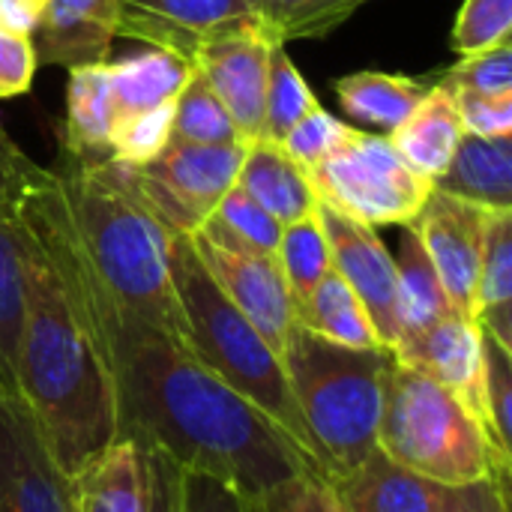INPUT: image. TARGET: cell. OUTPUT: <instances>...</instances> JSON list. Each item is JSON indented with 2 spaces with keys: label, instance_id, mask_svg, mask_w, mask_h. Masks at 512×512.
<instances>
[{
  "label": "cell",
  "instance_id": "cell-41",
  "mask_svg": "<svg viewBox=\"0 0 512 512\" xmlns=\"http://www.w3.org/2000/svg\"><path fill=\"white\" fill-rule=\"evenodd\" d=\"M39 57L33 39L0 27V99L24 96L33 87Z\"/></svg>",
  "mask_w": 512,
  "mask_h": 512
},
{
  "label": "cell",
  "instance_id": "cell-38",
  "mask_svg": "<svg viewBox=\"0 0 512 512\" xmlns=\"http://www.w3.org/2000/svg\"><path fill=\"white\" fill-rule=\"evenodd\" d=\"M450 90L471 93H512V42L495 45L489 51H477L450 66L441 78Z\"/></svg>",
  "mask_w": 512,
  "mask_h": 512
},
{
  "label": "cell",
  "instance_id": "cell-21",
  "mask_svg": "<svg viewBox=\"0 0 512 512\" xmlns=\"http://www.w3.org/2000/svg\"><path fill=\"white\" fill-rule=\"evenodd\" d=\"M75 512H144V453L117 438L72 474Z\"/></svg>",
  "mask_w": 512,
  "mask_h": 512
},
{
  "label": "cell",
  "instance_id": "cell-34",
  "mask_svg": "<svg viewBox=\"0 0 512 512\" xmlns=\"http://www.w3.org/2000/svg\"><path fill=\"white\" fill-rule=\"evenodd\" d=\"M480 420L495 450L512 462V351L483 333V393Z\"/></svg>",
  "mask_w": 512,
  "mask_h": 512
},
{
  "label": "cell",
  "instance_id": "cell-4",
  "mask_svg": "<svg viewBox=\"0 0 512 512\" xmlns=\"http://www.w3.org/2000/svg\"><path fill=\"white\" fill-rule=\"evenodd\" d=\"M279 357L309 456L327 480L348 474L378 450L393 351L345 348L294 324Z\"/></svg>",
  "mask_w": 512,
  "mask_h": 512
},
{
  "label": "cell",
  "instance_id": "cell-17",
  "mask_svg": "<svg viewBox=\"0 0 512 512\" xmlns=\"http://www.w3.org/2000/svg\"><path fill=\"white\" fill-rule=\"evenodd\" d=\"M18 150L0 123V390L15 396V360L24 327V258L12 204Z\"/></svg>",
  "mask_w": 512,
  "mask_h": 512
},
{
  "label": "cell",
  "instance_id": "cell-6",
  "mask_svg": "<svg viewBox=\"0 0 512 512\" xmlns=\"http://www.w3.org/2000/svg\"><path fill=\"white\" fill-rule=\"evenodd\" d=\"M378 450L447 489L480 480L510 486L512 480V462L495 450L480 417L456 393L396 357L384 375Z\"/></svg>",
  "mask_w": 512,
  "mask_h": 512
},
{
  "label": "cell",
  "instance_id": "cell-12",
  "mask_svg": "<svg viewBox=\"0 0 512 512\" xmlns=\"http://www.w3.org/2000/svg\"><path fill=\"white\" fill-rule=\"evenodd\" d=\"M276 45L282 42L264 24H252L207 42L192 57V69L225 105L246 144L258 141L264 129L267 69Z\"/></svg>",
  "mask_w": 512,
  "mask_h": 512
},
{
  "label": "cell",
  "instance_id": "cell-39",
  "mask_svg": "<svg viewBox=\"0 0 512 512\" xmlns=\"http://www.w3.org/2000/svg\"><path fill=\"white\" fill-rule=\"evenodd\" d=\"M465 132L483 138L512 135V93H471L453 90Z\"/></svg>",
  "mask_w": 512,
  "mask_h": 512
},
{
  "label": "cell",
  "instance_id": "cell-33",
  "mask_svg": "<svg viewBox=\"0 0 512 512\" xmlns=\"http://www.w3.org/2000/svg\"><path fill=\"white\" fill-rule=\"evenodd\" d=\"M174 138L189 144H246L225 105L213 96L204 78L192 69L174 102Z\"/></svg>",
  "mask_w": 512,
  "mask_h": 512
},
{
  "label": "cell",
  "instance_id": "cell-44",
  "mask_svg": "<svg viewBox=\"0 0 512 512\" xmlns=\"http://www.w3.org/2000/svg\"><path fill=\"white\" fill-rule=\"evenodd\" d=\"M45 6L48 0H0V27L33 36L45 15Z\"/></svg>",
  "mask_w": 512,
  "mask_h": 512
},
{
  "label": "cell",
  "instance_id": "cell-8",
  "mask_svg": "<svg viewBox=\"0 0 512 512\" xmlns=\"http://www.w3.org/2000/svg\"><path fill=\"white\" fill-rule=\"evenodd\" d=\"M246 144H189L171 138L168 147L126 177L147 210L171 231L192 237L213 216L228 189L237 186Z\"/></svg>",
  "mask_w": 512,
  "mask_h": 512
},
{
  "label": "cell",
  "instance_id": "cell-11",
  "mask_svg": "<svg viewBox=\"0 0 512 512\" xmlns=\"http://www.w3.org/2000/svg\"><path fill=\"white\" fill-rule=\"evenodd\" d=\"M192 246L222 288V294L252 321V327L270 342L276 354H282L288 333L294 330V297L279 270L276 255L246 252L225 243H216L204 234L192 237Z\"/></svg>",
  "mask_w": 512,
  "mask_h": 512
},
{
  "label": "cell",
  "instance_id": "cell-43",
  "mask_svg": "<svg viewBox=\"0 0 512 512\" xmlns=\"http://www.w3.org/2000/svg\"><path fill=\"white\" fill-rule=\"evenodd\" d=\"M441 512H512L510 486H504L498 480L453 486L444 492V510Z\"/></svg>",
  "mask_w": 512,
  "mask_h": 512
},
{
  "label": "cell",
  "instance_id": "cell-35",
  "mask_svg": "<svg viewBox=\"0 0 512 512\" xmlns=\"http://www.w3.org/2000/svg\"><path fill=\"white\" fill-rule=\"evenodd\" d=\"M504 42H512V0H465L450 33L456 54L468 57Z\"/></svg>",
  "mask_w": 512,
  "mask_h": 512
},
{
  "label": "cell",
  "instance_id": "cell-15",
  "mask_svg": "<svg viewBox=\"0 0 512 512\" xmlns=\"http://www.w3.org/2000/svg\"><path fill=\"white\" fill-rule=\"evenodd\" d=\"M390 351H393L396 363L438 381L480 417L483 330L477 327V321H471L459 312H450L441 321H435L432 327H426L414 336H402Z\"/></svg>",
  "mask_w": 512,
  "mask_h": 512
},
{
  "label": "cell",
  "instance_id": "cell-42",
  "mask_svg": "<svg viewBox=\"0 0 512 512\" xmlns=\"http://www.w3.org/2000/svg\"><path fill=\"white\" fill-rule=\"evenodd\" d=\"M144 453V512H180V465L159 447Z\"/></svg>",
  "mask_w": 512,
  "mask_h": 512
},
{
  "label": "cell",
  "instance_id": "cell-25",
  "mask_svg": "<svg viewBox=\"0 0 512 512\" xmlns=\"http://www.w3.org/2000/svg\"><path fill=\"white\" fill-rule=\"evenodd\" d=\"M294 321L303 330L345 348H384L363 300L336 270H330L303 300L294 303Z\"/></svg>",
  "mask_w": 512,
  "mask_h": 512
},
{
  "label": "cell",
  "instance_id": "cell-32",
  "mask_svg": "<svg viewBox=\"0 0 512 512\" xmlns=\"http://www.w3.org/2000/svg\"><path fill=\"white\" fill-rule=\"evenodd\" d=\"M318 105V96L306 84L303 72L297 63L288 57L285 45H276L270 54V69H267V93H264V129L261 138L267 141H282L303 114Z\"/></svg>",
  "mask_w": 512,
  "mask_h": 512
},
{
  "label": "cell",
  "instance_id": "cell-1",
  "mask_svg": "<svg viewBox=\"0 0 512 512\" xmlns=\"http://www.w3.org/2000/svg\"><path fill=\"white\" fill-rule=\"evenodd\" d=\"M114 384L117 438L159 447L183 471L210 474L258 501L318 462L270 417L201 366L186 345L129 315L102 288L72 303Z\"/></svg>",
  "mask_w": 512,
  "mask_h": 512
},
{
  "label": "cell",
  "instance_id": "cell-24",
  "mask_svg": "<svg viewBox=\"0 0 512 512\" xmlns=\"http://www.w3.org/2000/svg\"><path fill=\"white\" fill-rule=\"evenodd\" d=\"M66 153L108 159V144L117 126V102L108 60L66 69Z\"/></svg>",
  "mask_w": 512,
  "mask_h": 512
},
{
  "label": "cell",
  "instance_id": "cell-22",
  "mask_svg": "<svg viewBox=\"0 0 512 512\" xmlns=\"http://www.w3.org/2000/svg\"><path fill=\"white\" fill-rule=\"evenodd\" d=\"M432 84L435 78L363 69L336 78L333 90L348 120H357L360 126L375 129L378 135H390L420 105V99L432 90Z\"/></svg>",
  "mask_w": 512,
  "mask_h": 512
},
{
  "label": "cell",
  "instance_id": "cell-3",
  "mask_svg": "<svg viewBox=\"0 0 512 512\" xmlns=\"http://www.w3.org/2000/svg\"><path fill=\"white\" fill-rule=\"evenodd\" d=\"M57 174L105 291L129 315L177 336L171 231L138 198L123 165L63 150Z\"/></svg>",
  "mask_w": 512,
  "mask_h": 512
},
{
  "label": "cell",
  "instance_id": "cell-7",
  "mask_svg": "<svg viewBox=\"0 0 512 512\" xmlns=\"http://www.w3.org/2000/svg\"><path fill=\"white\" fill-rule=\"evenodd\" d=\"M309 177L324 204L372 228L411 225L432 195V180L387 135L357 126L327 159L309 168Z\"/></svg>",
  "mask_w": 512,
  "mask_h": 512
},
{
  "label": "cell",
  "instance_id": "cell-29",
  "mask_svg": "<svg viewBox=\"0 0 512 512\" xmlns=\"http://www.w3.org/2000/svg\"><path fill=\"white\" fill-rule=\"evenodd\" d=\"M258 21L282 45L294 39H321L342 27L369 0H246Z\"/></svg>",
  "mask_w": 512,
  "mask_h": 512
},
{
  "label": "cell",
  "instance_id": "cell-26",
  "mask_svg": "<svg viewBox=\"0 0 512 512\" xmlns=\"http://www.w3.org/2000/svg\"><path fill=\"white\" fill-rule=\"evenodd\" d=\"M108 72L117 102V123H123L141 111L177 102L192 75V63L165 48H144L126 60L108 63Z\"/></svg>",
  "mask_w": 512,
  "mask_h": 512
},
{
  "label": "cell",
  "instance_id": "cell-37",
  "mask_svg": "<svg viewBox=\"0 0 512 512\" xmlns=\"http://www.w3.org/2000/svg\"><path fill=\"white\" fill-rule=\"evenodd\" d=\"M249 504L255 507V512H348L342 507L333 483L315 471L294 474Z\"/></svg>",
  "mask_w": 512,
  "mask_h": 512
},
{
  "label": "cell",
  "instance_id": "cell-5",
  "mask_svg": "<svg viewBox=\"0 0 512 512\" xmlns=\"http://www.w3.org/2000/svg\"><path fill=\"white\" fill-rule=\"evenodd\" d=\"M171 285L177 297V339L186 351L306 450L282 357L222 294L192 237L171 234Z\"/></svg>",
  "mask_w": 512,
  "mask_h": 512
},
{
  "label": "cell",
  "instance_id": "cell-27",
  "mask_svg": "<svg viewBox=\"0 0 512 512\" xmlns=\"http://www.w3.org/2000/svg\"><path fill=\"white\" fill-rule=\"evenodd\" d=\"M474 321L489 339L512 351V210L492 216L477 273Z\"/></svg>",
  "mask_w": 512,
  "mask_h": 512
},
{
  "label": "cell",
  "instance_id": "cell-16",
  "mask_svg": "<svg viewBox=\"0 0 512 512\" xmlns=\"http://www.w3.org/2000/svg\"><path fill=\"white\" fill-rule=\"evenodd\" d=\"M120 0H48L36 27L33 48L39 66H93L105 63L117 39Z\"/></svg>",
  "mask_w": 512,
  "mask_h": 512
},
{
  "label": "cell",
  "instance_id": "cell-23",
  "mask_svg": "<svg viewBox=\"0 0 512 512\" xmlns=\"http://www.w3.org/2000/svg\"><path fill=\"white\" fill-rule=\"evenodd\" d=\"M432 186L492 210H512V135L483 138L465 132L447 171Z\"/></svg>",
  "mask_w": 512,
  "mask_h": 512
},
{
  "label": "cell",
  "instance_id": "cell-18",
  "mask_svg": "<svg viewBox=\"0 0 512 512\" xmlns=\"http://www.w3.org/2000/svg\"><path fill=\"white\" fill-rule=\"evenodd\" d=\"M330 483L348 512H441L447 492V486L411 474L381 450Z\"/></svg>",
  "mask_w": 512,
  "mask_h": 512
},
{
  "label": "cell",
  "instance_id": "cell-9",
  "mask_svg": "<svg viewBox=\"0 0 512 512\" xmlns=\"http://www.w3.org/2000/svg\"><path fill=\"white\" fill-rule=\"evenodd\" d=\"M498 210L456 198L432 186L417 219L408 225L426 258L432 261L441 288L453 306V312L474 321V294H477V273L489 237L492 216Z\"/></svg>",
  "mask_w": 512,
  "mask_h": 512
},
{
  "label": "cell",
  "instance_id": "cell-13",
  "mask_svg": "<svg viewBox=\"0 0 512 512\" xmlns=\"http://www.w3.org/2000/svg\"><path fill=\"white\" fill-rule=\"evenodd\" d=\"M252 24L261 21L246 0H120L117 36L192 63L207 42Z\"/></svg>",
  "mask_w": 512,
  "mask_h": 512
},
{
  "label": "cell",
  "instance_id": "cell-10",
  "mask_svg": "<svg viewBox=\"0 0 512 512\" xmlns=\"http://www.w3.org/2000/svg\"><path fill=\"white\" fill-rule=\"evenodd\" d=\"M0 512H75L72 477L51 456L33 414L0 390Z\"/></svg>",
  "mask_w": 512,
  "mask_h": 512
},
{
  "label": "cell",
  "instance_id": "cell-2",
  "mask_svg": "<svg viewBox=\"0 0 512 512\" xmlns=\"http://www.w3.org/2000/svg\"><path fill=\"white\" fill-rule=\"evenodd\" d=\"M18 243L24 258V327L15 360V390L33 414L51 456L72 477L99 450L117 441L114 384L96 339L21 228Z\"/></svg>",
  "mask_w": 512,
  "mask_h": 512
},
{
  "label": "cell",
  "instance_id": "cell-45",
  "mask_svg": "<svg viewBox=\"0 0 512 512\" xmlns=\"http://www.w3.org/2000/svg\"><path fill=\"white\" fill-rule=\"evenodd\" d=\"M252 512H255V507H252Z\"/></svg>",
  "mask_w": 512,
  "mask_h": 512
},
{
  "label": "cell",
  "instance_id": "cell-31",
  "mask_svg": "<svg viewBox=\"0 0 512 512\" xmlns=\"http://www.w3.org/2000/svg\"><path fill=\"white\" fill-rule=\"evenodd\" d=\"M276 261L279 270L288 282V291L297 300H303L330 270H333V258H330V243L318 216L315 213L282 225V237L276 246Z\"/></svg>",
  "mask_w": 512,
  "mask_h": 512
},
{
  "label": "cell",
  "instance_id": "cell-19",
  "mask_svg": "<svg viewBox=\"0 0 512 512\" xmlns=\"http://www.w3.org/2000/svg\"><path fill=\"white\" fill-rule=\"evenodd\" d=\"M237 186L258 201L279 225L297 222L318 207V189L303 165H297L282 144L258 138L246 144Z\"/></svg>",
  "mask_w": 512,
  "mask_h": 512
},
{
  "label": "cell",
  "instance_id": "cell-30",
  "mask_svg": "<svg viewBox=\"0 0 512 512\" xmlns=\"http://www.w3.org/2000/svg\"><path fill=\"white\" fill-rule=\"evenodd\" d=\"M198 234H204L216 243L234 246V249L276 255L282 225L258 201H252L240 186H234L225 192V198L216 204L213 216L201 225Z\"/></svg>",
  "mask_w": 512,
  "mask_h": 512
},
{
  "label": "cell",
  "instance_id": "cell-28",
  "mask_svg": "<svg viewBox=\"0 0 512 512\" xmlns=\"http://www.w3.org/2000/svg\"><path fill=\"white\" fill-rule=\"evenodd\" d=\"M396 303H399V339L414 336L453 312L432 261L426 258L417 234L408 225L396 255Z\"/></svg>",
  "mask_w": 512,
  "mask_h": 512
},
{
  "label": "cell",
  "instance_id": "cell-14",
  "mask_svg": "<svg viewBox=\"0 0 512 512\" xmlns=\"http://www.w3.org/2000/svg\"><path fill=\"white\" fill-rule=\"evenodd\" d=\"M318 216L330 243L333 270L363 300L384 348L399 342V303H396V258L378 237V228L363 225L318 198Z\"/></svg>",
  "mask_w": 512,
  "mask_h": 512
},
{
  "label": "cell",
  "instance_id": "cell-36",
  "mask_svg": "<svg viewBox=\"0 0 512 512\" xmlns=\"http://www.w3.org/2000/svg\"><path fill=\"white\" fill-rule=\"evenodd\" d=\"M351 123H345V120H339L336 114H330L321 102L318 105H312L306 114H303V120H297V126L279 141L282 144V150L297 162V165H303L306 171L309 168H315L321 159H327L348 135H351Z\"/></svg>",
  "mask_w": 512,
  "mask_h": 512
},
{
  "label": "cell",
  "instance_id": "cell-40",
  "mask_svg": "<svg viewBox=\"0 0 512 512\" xmlns=\"http://www.w3.org/2000/svg\"><path fill=\"white\" fill-rule=\"evenodd\" d=\"M180 512H252V504L234 486L180 468Z\"/></svg>",
  "mask_w": 512,
  "mask_h": 512
},
{
  "label": "cell",
  "instance_id": "cell-20",
  "mask_svg": "<svg viewBox=\"0 0 512 512\" xmlns=\"http://www.w3.org/2000/svg\"><path fill=\"white\" fill-rule=\"evenodd\" d=\"M387 138L420 174H426L429 180L441 177L459 141L465 138V123L453 90L435 78L432 90Z\"/></svg>",
  "mask_w": 512,
  "mask_h": 512
}]
</instances>
